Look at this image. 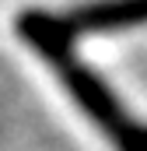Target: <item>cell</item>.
Wrapping results in <instances>:
<instances>
[{
  "label": "cell",
  "instance_id": "cell-1",
  "mask_svg": "<svg viewBox=\"0 0 147 151\" xmlns=\"http://www.w3.org/2000/svg\"><path fill=\"white\" fill-rule=\"evenodd\" d=\"M14 32L25 39L39 56L56 70L60 84L67 88L77 109L88 116L116 151H147V123L133 119L123 109V102L112 95V88L95 74L88 63L74 56V39L60 28V18L49 11H21L14 18Z\"/></svg>",
  "mask_w": 147,
  "mask_h": 151
},
{
  "label": "cell",
  "instance_id": "cell-2",
  "mask_svg": "<svg viewBox=\"0 0 147 151\" xmlns=\"http://www.w3.org/2000/svg\"><path fill=\"white\" fill-rule=\"evenodd\" d=\"M56 18L70 39L98 35V32H126V28L147 25V0H91Z\"/></svg>",
  "mask_w": 147,
  "mask_h": 151
}]
</instances>
